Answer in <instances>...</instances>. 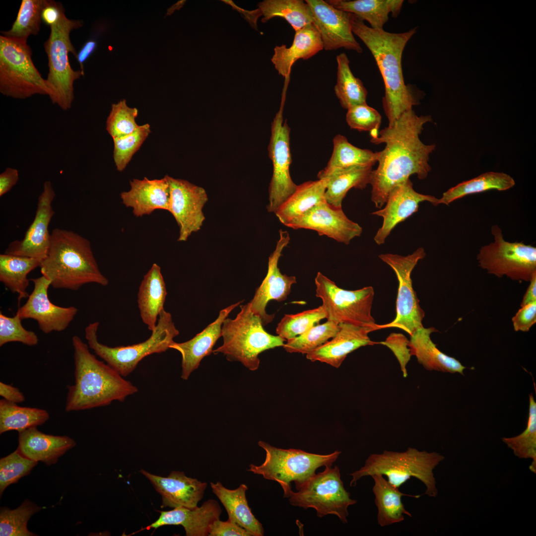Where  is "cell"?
Returning a JSON list of instances; mask_svg holds the SVG:
<instances>
[{"label":"cell","mask_w":536,"mask_h":536,"mask_svg":"<svg viewBox=\"0 0 536 536\" xmlns=\"http://www.w3.org/2000/svg\"><path fill=\"white\" fill-rule=\"evenodd\" d=\"M431 121V116H418L411 109L393 125L380 131L379 136L372 137V143L385 144L378 152V166L372 170L369 181L371 201L376 208H381L392 190L411 175H416L421 180L427 177L431 170L429 155L436 145L425 144L419 135L424 125Z\"/></svg>","instance_id":"cell-1"},{"label":"cell","mask_w":536,"mask_h":536,"mask_svg":"<svg viewBox=\"0 0 536 536\" xmlns=\"http://www.w3.org/2000/svg\"><path fill=\"white\" fill-rule=\"evenodd\" d=\"M352 31L372 53L385 85L382 106L389 126L405 112L419 104L410 87L404 83L402 59L406 44L415 33L414 28L402 33L372 28L352 14Z\"/></svg>","instance_id":"cell-2"},{"label":"cell","mask_w":536,"mask_h":536,"mask_svg":"<svg viewBox=\"0 0 536 536\" xmlns=\"http://www.w3.org/2000/svg\"><path fill=\"white\" fill-rule=\"evenodd\" d=\"M72 345L75 382L67 387L66 412L106 406L114 401L122 402L138 391L111 366L97 359L78 336L72 337Z\"/></svg>","instance_id":"cell-3"},{"label":"cell","mask_w":536,"mask_h":536,"mask_svg":"<svg viewBox=\"0 0 536 536\" xmlns=\"http://www.w3.org/2000/svg\"><path fill=\"white\" fill-rule=\"evenodd\" d=\"M39 267L54 288L76 291L87 283L107 286L109 283L99 268L90 241L71 230H52L48 252Z\"/></svg>","instance_id":"cell-4"},{"label":"cell","mask_w":536,"mask_h":536,"mask_svg":"<svg viewBox=\"0 0 536 536\" xmlns=\"http://www.w3.org/2000/svg\"><path fill=\"white\" fill-rule=\"evenodd\" d=\"M444 459L437 452L420 451L411 447L402 452L385 450L381 454H371L363 467L349 474L352 476L350 485L355 486L362 477L379 473L386 475L390 483L399 488L413 477L425 485V494L436 497L438 490L433 471Z\"/></svg>","instance_id":"cell-5"},{"label":"cell","mask_w":536,"mask_h":536,"mask_svg":"<svg viewBox=\"0 0 536 536\" xmlns=\"http://www.w3.org/2000/svg\"><path fill=\"white\" fill-rule=\"evenodd\" d=\"M221 336L222 345L212 352L221 353L228 360L239 361L251 371L258 369L261 352L283 346L285 341L265 330L261 318L251 311L248 303L241 306L234 319L224 320Z\"/></svg>","instance_id":"cell-6"},{"label":"cell","mask_w":536,"mask_h":536,"mask_svg":"<svg viewBox=\"0 0 536 536\" xmlns=\"http://www.w3.org/2000/svg\"><path fill=\"white\" fill-rule=\"evenodd\" d=\"M258 445L266 452L264 462L259 466L251 464L248 471L261 475L266 479L278 482L288 498L292 491L291 482L297 490L323 466H332L341 453L336 450L327 455L307 452L295 449H284L272 446L263 441Z\"/></svg>","instance_id":"cell-7"},{"label":"cell","mask_w":536,"mask_h":536,"mask_svg":"<svg viewBox=\"0 0 536 536\" xmlns=\"http://www.w3.org/2000/svg\"><path fill=\"white\" fill-rule=\"evenodd\" d=\"M98 322L89 324L85 329L87 344L95 353L120 375L125 377L132 373L144 357L154 353L165 352L170 348L179 331L176 328L171 314L164 309L160 312L157 324L150 336L138 343L110 347L99 342Z\"/></svg>","instance_id":"cell-8"},{"label":"cell","mask_w":536,"mask_h":536,"mask_svg":"<svg viewBox=\"0 0 536 536\" xmlns=\"http://www.w3.org/2000/svg\"><path fill=\"white\" fill-rule=\"evenodd\" d=\"M82 24L81 20L68 18L64 9L58 22L50 26V35L44 43L48 59L49 73L46 79L51 91L50 98L63 110L71 107L74 82L84 75L80 70L75 71L71 68L68 59L69 53L75 58L77 54L70 40V32Z\"/></svg>","instance_id":"cell-9"},{"label":"cell","mask_w":536,"mask_h":536,"mask_svg":"<svg viewBox=\"0 0 536 536\" xmlns=\"http://www.w3.org/2000/svg\"><path fill=\"white\" fill-rule=\"evenodd\" d=\"M27 43L0 36V92L7 97L23 99L51 91L34 66Z\"/></svg>","instance_id":"cell-10"},{"label":"cell","mask_w":536,"mask_h":536,"mask_svg":"<svg viewBox=\"0 0 536 536\" xmlns=\"http://www.w3.org/2000/svg\"><path fill=\"white\" fill-rule=\"evenodd\" d=\"M494 241L483 246L476 256L478 266L498 277L530 281L536 273V248L523 242L505 241L497 225L491 228Z\"/></svg>","instance_id":"cell-11"},{"label":"cell","mask_w":536,"mask_h":536,"mask_svg":"<svg viewBox=\"0 0 536 536\" xmlns=\"http://www.w3.org/2000/svg\"><path fill=\"white\" fill-rule=\"evenodd\" d=\"M338 467L327 466L324 471L310 478L297 492L288 498L290 505L304 509L314 508L320 518L336 516L347 523L348 507L357 503L344 487Z\"/></svg>","instance_id":"cell-12"},{"label":"cell","mask_w":536,"mask_h":536,"mask_svg":"<svg viewBox=\"0 0 536 536\" xmlns=\"http://www.w3.org/2000/svg\"><path fill=\"white\" fill-rule=\"evenodd\" d=\"M315 283L316 296L322 300L327 320L381 329L371 315L374 297L373 287L343 289L320 272L317 274Z\"/></svg>","instance_id":"cell-13"},{"label":"cell","mask_w":536,"mask_h":536,"mask_svg":"<svg viewBox=\"0 0 536 536\" xmlns=\"http://www.w3.org/2000/svg\"><path fill=\"white\" fill-rule=\"evenodd\" d=\"M425 256L422 247L406 256L392 254L379 256L394 271L399 282L396 317L391 323L380 325L381 329L397 328L411 335L423 327L422 321L425 313L420 306L419 300L413 288L411 274L418 261Z\"/></svg>","instance_id":"cell-14"},{"label":"cell","mask_w":536,"mask_h":536,"mask_svg":"<svg viewBox=\"0 0 536 536\" xmlns=\"http://www.w3.org/2000/svg\"><path fill=\"white\" fill-rule=\"evenodd\" d=\"M286 92H282L281 105L271 123L268 153L273 165L269 187V202L267 210L274 212L296 190L297 185L290 174L291 156L290 148V129L283 122V109Z\"/></svg>","instance_id":"cell-15"},{"label":"cell","mask_w":536,"mask_h":536,"mask_svg":"<svg viewBox=\"0 0 536 536\" xmlns=\"http://www.w3.org/2000/svg\"><path fill=\"white\" fill-rule=\"evenodd\" d=\"M170 186L169 211L179 227L178 241H186L193 233L199 231L205 217L202 212L208 200L205 190L189 181L165 175Z\"/></svg>","instance_id":"cell-16"},{"label":"cell","mask_w":536,"mask_h":536,"mask_svg":"<svg viewBox=\"0 0 536 536\" xmlns=\"http://www.w3.org/2000/svg\"><path fill=\"white\" fill-rule=\"evenodd\" d=\"M56 193L49 181L43 184V191L38 199L34 218L20 240L11 242L4 253L34 258L42 261L46 256L50 244L49 226L55 214L52 202Z\"/></svg>","instance_id":"cell-17"},{"label":"cell","mask_w":536,"mask_h":536,"mask_svg":"<svg viewBox=\"0 0 536 536\" xmlns=\"http://www.w3.org/2000/svg\"><path fill=\"white\" fill-rule=\"evenodd\" d=\"M33 289L26 303L17 312L22 319L35 320L40 330L45 334L66 330L76 315L78 309L74 306L61 307L49 299L48 291L50 281L42 275L31 278Z\"/></svg>","instance_id":"cell-18"},{"label":"cell","mask_w":536,"mask_h":536,"mask_svg":"<svg viewBox=\"0 0 536 536\" xmlns=\"http://www.w3.org/2000/svg\"><path fill=\"white\" fill-rule=\"evenodd\" d=\"M313 14V24L327 51L343 48L360 54L362 49L352 31V14L337 9L323 0H306Z\"/></svg>","instance_id":"cell-19"},{"label":"cell","mask_w":536,"mask_h":536,"mask_svg":"<svg viewBox=\"0 0 536 536\" xmlns=\"http://www.w3.org/2000/svg\"><path fill=\"white\" fill-rule=\"evenodd\" d=\"M289 233L279 230V238L275 249L268 258V269L266 276L256 289L253 298L248 303L251 311L259 316L263 326L271 322L274 317L266 311L268 303L271 300L278 302L286 299L291 291V286L296 283V277L282 274L278 267V263L283 249L290 241Z\"/></svg>","instance_id":"cell-20"},{"label":"cell","mask_w":536,"mask_h":536,"mask_svg":"<svg viewBox=\"0 0 536 536\" xmlns=\"http://www.w3.org/2000/svg\"><path fill=\"white\" fill-rule=\"evenodd\" d=\"M286 226L294 229H306L317 231L338 242L348 244L360 236L362 227L350 220L342 208H337L324 201L315 205L302 216Z\"/></svg>","instance_id":"cell-21"},{"label":"cell","mask_w":536,"mask_h":536,"mask_svg":"<svg viewBox=\"0 0 536 536\" xmlns=\"http://www.w3.org/2000/svg\"><path fill=\"white\" fill-rule=\"evenodd\" d=\"M424 201L434 206L439 204V199L435 197L416 192L410 179L397 186L389 196L385 206L372 213L383 219L382 226L374 236L375 242L378 245L384 244L396 226L417 211L419 203Z\"/></svg>","instance_id":"cell-22"},{"label":"cell","mask_w":536,"mask_h":536,"mask_svg":"<svg viewBox=\"0 0 536 536\" xmlns=\"http://www.w3.org/2000/svg\"><path fill=\"white\" fill-rule=\"evenodd\" d=\"M152 484L162 497L161 507L195 509L202 499L207 483L188 477L183 471L173 470L167 477L139 471Z\"/></svg>","instance_id":"cell-23"},{"label":"cell","mask_w":536,"mask_h":536,"mask_svg":"<svg viewBox=\"0 0 536 536\" xmlns=\"http://www.w3.org/2000/svg\"><path fill=\"white\" fill-rule=\"evenodd\" d=\"M340 328L330 341L306 354L312 362L320 361L338 368L348 354L364 346L379 344L371 340L368 334L376 330L368 327L339 323Z\"/></svg>","instance_id":"cell-24"},{"label":"cell","mask_w":536,"mask_h":536,"mask_svg":"<svg viewBox=\"0 0 536 536\" xmlns=\"http://www.w3.org/2000/svg\"><path fill=\"white\" fill-rule=\"evenodd\" d=\"M241 302H238L221 310L214 322L192 339L181 343L174 341L170 345V348L178 351L181 354V378L187 380L191 374L199 367L201 360L213 352V347L222 336L224 320Z\"/></svg>","instance_id":"cell-25"},{"label":"cell","mask_w":536,"mask_h":536,"mask_svg":"<svg viewBox=\"0 0 536 536\" xmlns=\"http://www.w3.org/2000/svg\"><path fill=\"white\" fill-rule=\"evenodd\" d=\"M130 184V190L122 192L121 199L136 217L149 215L157 209L169 210L170 190L165 176L160 179H133Z\"/></svg>","instance_id":"cell-26"},{"label":"cell","mask_w":536,"mask_h":536,"mask_svg":"<svg viewBox=\"0 0 536 536\" xmlns=\"http://www.w3.org/2000/svg\"><path fill=\"white\" fill-rule=\"evenodd\" d=\"M222 510L218 502L208 499L195 509L177 507L160 512L158 519L146 528L156 529L166 525H181L187 536H207L210 524L220 518Z\"/></svg>","instance_id":"cell-27"},{"label":"cell","mask_w":536,"mask_h":536,"mask_svg":"<svg viewBox=\"0 0 536 536\" xmlns=\"http://www.w3.org/2000/svg\"><path fill=\"white\" fill-rule=\"evenodd\" d=\"M75 445V441L67 436L45 434L35 427L18 432L17 449L28 459L50 466Z\"/></svg>","instance_id":"cell-28"},{"label":"cell","mask_w":536,"mask_h":536,"mask_svg":"<svg viewBox=\"0 0 536 536\" xmlns=\"http://www.w3.org/2000/svg\"><path fill=\"white\" fill-rule=\"evenodd\" d=\"M324 49L320 34L313 23L295 32L292 45L276 46L271 59L279 74L290 77L291 67L299 59L307 60Z\"/></svg>","instance_id":"cell-29"},{"label":"cell","mask_w":536,"mask_h":536,"mask_svg":"<svg viewBox=\"0 0 536 536\" xmlns=\"http://www.w3.org/2000/svg\"><path fill=\"white\" fill-rule=\"evenodd\" d=\"M436 332L438 330L434 327H423L410 335L408 346L411 355L415 356L427 370L464 375L466 367L455 358L440 351L432 340L430 335Z\"/></svg>","instance_id":"cell-30"},{"label":"cell","mask_w":536,"mask_h":536,"mask_svg":"<svg viewBox=\"0 0 536 536\" xmlns=\"http://www.w3.org/2000/svg\"><path fill=\"white\" fill-rule=\"evenodd\" d=\"M213 493L225 508L228 519L244 529L250 536H263L262 524L255 517L249 506L246 493L248 487L240 484L234 489L224 487L219 481L210 482Z\"/></svg>","instance_id":"cell-31"},{"label":"cell","mask_w":536,"mask_h":536,"mask_svg":"<svg viewBox=\"0 0 536 536\" xmlns=\"http://www.w3.org/2000/svg\"><path fill=\"white\" fill-rule=\"evenodd\" d=\"M166 295V287L161 268L154 263L144 275L137 293L141 319L151 332L155 328L159 315L164 309Z\"/></svg>","instance_id":"cell-32"},{"label":"cell","mask_w":536,"mask_h":536,"mask_svg":"<svg viewBox=\"0 0 536 536\" xmlns=\"http://www.w3.org/2000/svg\"><path fill=\"white\" fill-rule=\"evenodd\" d=\"M334 7L354 15L362 21H367L370 27L383 29L384 25L391 13L393 17L400 14L403 0H328Z\"/></svg>","instance_id":"cell-33"},{"label":"cell","mask_w":536,"mask_h":536,"mask_svg":"<svg viewBox=\"0 0 536 536\" xmlns=\"http://www.w3.org/2000/svg\"><path fill=\"white\" fill-rule=\"evenodd\" d=\"M327 178L305 182L298 186L294 192L275 212L284 225L299 218L317 204L326 201Z\"/></svg>","instance_id":"cell-34"},{"label":"cell","mask_w":536,"mask_h":536,"mask_svg":"<svg viewBox=\"0 0 536 536\" xmlns=\"http://www.w3.org/2000/svg\"><path fill=\"white\" fill-rule=\"evenodd\" d=\"M374 480L373 492L378 509L377 522L381 527L389 526L404 520V514L411 517L404 508L402 497L407 496L418 498L420 495H412L401 492L381 474L371 476Z\"/></svg>","instance_id":"cell-35"},{"label":"cell","mask_w":536,"mask_h":536,"mask_svg":"<svg viewBox=\"0 0 536 536\" xmlns=\"http://www.w3.org/2000/svg\"><path fill=\"white\" fill-rule=\"evenodd\" d=\"M371 166H355L319 173V179L327 178L326 201L332 206L342 208V202L351 188L363 190L369 184Z\"/></svg>","instance_id":"cell-36"},{"label":"cell","mask_w":536,"mask_h":536,"mask_svg":"<svg viewBox=\"0 0 536 536\" xmlns=\"http://www.w3.org/2000/svg\"><path fill=\"white\" fill-rule=\"evenodd\" d=\"M41 262L34 258L5 253L0 255V281L12 293L18 294L19 303L28 297L27 275L39 267Z\"/></svg>","instance_id":"cell-37"},{"label":"cell","mask_w":536,"mask_h":536,"mask_svg":"<svg viewBox=\"0 0 536 536\" xmlns=\"http://www.w3.org/2000/svg\"><path fill=\"white\" fill-rule=\"evenodd\" d=\"M515 185L514 179L503 172H488L463 181L444 192L439 199V204L449 205L466 196L496 190L506 191Z\"/></svg>","instance_id":"cell-38"},{"label":"cell","mask_w":536,"mask_h":536,"mask_svg":"<svg viewBox=\"0 0 536 536\" xmlns=\"http://www.w3.org/2000/svg\"><path fill=\"white\" fill-rule=\"evenodd\" d=\"M379 152L355 146L344 136L337 134L333 139V151L327 166L319 173L355 166H371L378 161Z\"/></svg>","instance_id":"cell-39"},{"label":"cell","mask_w":536,"mask_h":536,"mask_svg":"<svg viewBox=\"0 0 536 536\" xmlns=\"http://www.w3.org/2000/svg\"><path fill=\"white\" fill-rule=\"evenodd\" d=\"M263 17V22L280 17L285 19L295 31L313 23L312 10L305 1L301 0H265L258 3Z\"/></svg>","instance_id":"cell-40"},{"label":"cell","mask_w":536,"mask_h":536,"mask_svg":"<svg viewBox=\"0 0 536 536\" xmlns=\"http://www.w3.org/2000/svg\"><path fill=\"white\" fill-rule=\"evenodd\" d=\"M50 417L45 409L20 406L3 399L0 401V434L15 430L18 432L45 423Z\"/></svg>","instance_id":"cell-41"},{"label":"cell","mask_w":536,"mask_h":536,"mask_svg":"<svg viewBox=\"0 0 536 536\" xmlns=\"http://www.w3.org/2000/svg\"><path fill=\"white\" fill-rule=\"evenodd\" d=\"M337 77L334 90L342 108L366 103L367 91L362 81L353 74L349 60L344 53L336 56Z\"/></svg>","instance_id":"cell-42"},{"label":"cell","mask_w":536,"mask_h":536,"mask_svg":"<svg viewBox=\"0 0 536 536\" xmlns=\"http://www.w3.org/2000/svg\"><path fill=\"white\" fill-rule=\"evenodd\" d=\"M47 0H22L11 28L1 31L6 37L27 43L30 35H37L42 21L41 13Z\"/></svg>","instance_id":"cell-43"},{"label":"cell","mask_w":536,"mask_h":536,"mask_svg":"<svg viewBox=\"0 0 536 536\" xmlns=\"http://www.w3.org/2000/svg\"><path fill=\"white\" fill-rule=\"evenodd\" d=\"M502 441L520 459H532L530 469L536 472V402L532 393L529 395V408L527 426L520 434Z\"/></svg>","instance_id":"cell-44"},{"label":"cell","mask_w":536,"mask_h":536,"mask_svg":"<svg viewBox=\"0 0 536 536\" xmlns=\"http://www.w3.org/2000/svg\"><path fill=\"white\" fill-rule=\"evenodd\" d=\"M339 328L338 323L328 320L323 324L315 325L302 334L286 340L283 347L289 353L307 354L334 337Z\"/></svg>","instance_id":"cell-45"},{"label":"cell","mask_w":536,"mask_h":536,"mask_svg":"<svg viewBox=\"0 0 536 536\" xmlns=\"http://www.w3.org/2000/svg\"><path fill=\"white\" fill-rule=\"evenodd\" d=\"M35 503L25 500L18 508L11 510L6 507L0 508V536H34L27 527L30 518L41 510Z\"/></svg>","instance_id":"cell-46"},{"label":"cell","mask_w":536,"mask_h":536,"mask_svg":"<svg viewBox=\"0 0 536 536\" xmlns=\"http://www.w3.org/2000/svg\"><path fill=\"white\" fill-rule=\"evenodd\" d=\"M327 317V313L322 305L296 314H285L278 324L276 333L287 340L302 334Z\"/></svg>","instance_id":"cell-47"},{"label":"cell","mask_w":536,"mask_h":536,"mask_svg":"<svg viewBox=\"0 0 536 536\" xmlns=\"http://www.w3.org/2000/svg\"><path fill=\"white\" fill-rule=\"evenodd\" d=\"M151 132L148 124L139 125L131 134L113 138V159L118 171L126 168L134 153L138 150Z\"/></svg>","instance_id":"cell-48"},{"label":"cell","mask_w":536,"mask_h":536,"mask_svg":"<svg viewBox=\"0 0 536 536\" xmlns=\"http://www.w3.org/2000/svg\"><path fill=\"white\" fill-rule=\"evenodd\" d=\"M137 115L138 110L129 107L125 99L112 104L106 120V130L113 139L126 136L139 126L135 121Z\"/></svg>","instance_id":"cell-49"},{"label":"cell","mask_w":536,"mask_h":536,"mask_svg":"<svg viewBox=\"0 0 536 536\" xmlns=\"http://www.w3.org/2000/svg\"><path fill=\"white\" fill-rule=\"evenodd\" d=\"M37 462L28 459L16 449L0 460V494L9 485L28 474Z\"/></svg>","instance_id":"cell-50"},{"label":"cell","mask_w":536,"mask_h":536,"mask_svg":"<svg viewBox=\"0 0 536 536\" xmlns=\"http://www.w3.org/2000/svg\"><path fill=\"white\" fill-rule=\"evenodd\" d=\"M19 313L8 317L0 313V346L11 342H20L33 346L37 345L39 338L36 333L25 329L22 326Z\"/></svg>","instance_id":"cell-51"},{"label":"cell","mask_w":536,"mask_h":536,"mask_svg":"<svg viewBox=\"0 0 536 536\" xmlns=\"http://www.w3.org/2000/svg\"><path fill=\"white\" fill-rule=\"evenodd\" d=\"M346 121L351 129L371 132L379 129L382 117L376 109L365 103L348 109Z\"/></svg>","instance_id":"cell-52"},{"label":"cell","mask_w":536,"mask_h":536,"mask_svg":"<svg viewBox=\"0 0 536 536\" xmlns=\"http://www.w3.org/2000/svg\"><path fill=\"white\" fill-rule=\"evenodd\" d=\"M408 342L409 340L403 335L396 333H392L385 341L379 342L387 346L393 352L400 363L404 377H407L406 366L411 356Z\"/></svg>","instance_id":"cell-53"},{"label":"cell","mask_w":536,"mask_h":536,"mask_svg":"<svg viewBox=\"0 0 536 536\" xmlns=\"http://www.w3.org/2000/svg\"><path fill=\"white\" fill-rule=\"evenodd\" d=\"M512 321L515 331L528 332L536 323V301L522 306Z\"/></svg>","instance_id":"cell-54"},{"label":"cell","mask_w":536,"mask_h":536,"mask_svg":"<svg viewBox=\"0 0 536 536\" xmlns=\"http://www.w3.org/2000/svg\"><path fill=\"white\" fill-rule=\"evenodd\" d=\"M208 536H250L243 528L228 519L222 521L217 519L210 525Z\"/></svg>","instance_id":"cell-55"},{"label":"cell","mask_w":536,"mask_h":536,"mask_svg":"<svg viewBox=\"0 0 536 536\" xmlns=\"http://www.w3.org/2000/svg\"><path fill=\"white\" fill-rule=\"evenodd\" d=\"M64 9L61 3L54 0H47L42 11V21L50 26L55 24L59 20Z\"/></svg>","instance_id":"cell-56"},{"label":"cell","mask_w":536,"mask_h":536,"mask_svg":"<svg viewBox=\"0 0 536 536\" xmlns=\"http://www.w3.org/2000/svg\"><path fill=\"white\" fill-rule=\"evenodd\" d=\"M19 180L18 170L6 168L0 174V197H2L16 185Z\"/></svg>","instance_id":"cell-57"},{"label":"cell","mask_w":536,"mask_h":536,"mask_svg":"<svg viewBox=\"0 0 536 536\" xmlns=\"http://www.w3.org/2000/svg\"><path fill=\"white\" fill-rule=\"evenodd\" d=\"M0 396L4 400L15 403L23 402L25 400L19 389L2 382H0Z\"/></svg>","instance_id":"cell-58"},{"label":"cell","mask_w":536,"mask_h":536,"mask_svg":"<svg viewBox=\"0 0 536 536\" xmlns=\"http://www.w3.org/2000/svg\"><path fill=\"white\" fill-rule=\"evenodd\" d=\"M97 47V42L92 39L86 42L78 52L76 59L78 62L80 70L84 74L83 64L94 52Z\"/></svg>","instance_id":"cell-59"},{"label":"cell","mask_w":536,"mask_h":536,"mask_svg":"<svg viewBox=\"0 0 536 536\" xmlns=\"http://www.w3.org/2000/svg\"><path fill=\"white\" fill-rule=\"evenodd\" d=\"M523 297L521 307L536 301V273L534 274Z\"/></svg>","instance_id":"cell-60"}]
</instances>
